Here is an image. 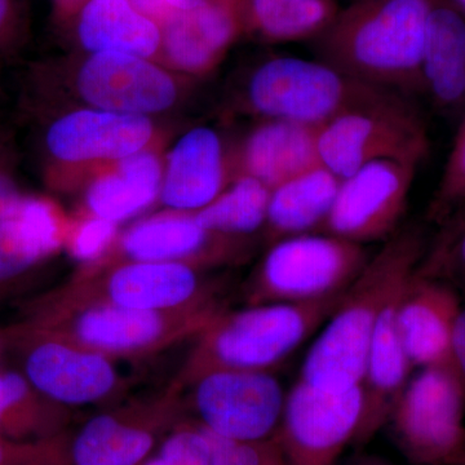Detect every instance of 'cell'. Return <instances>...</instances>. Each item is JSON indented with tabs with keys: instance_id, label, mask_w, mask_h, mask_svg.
<instances>
[{
	"instance_id": "30",
	"label": "cell",
	"mask_w": 465,
	"mask_h": 465,
	"mask_svg": "<svg viewBox=\"0 0 465 465\" xmlns=\"http://www.w3.org/2000/svg\"><path fill=\"white\" fill-rule=\"evenodd\" d=\"M271 189L250 176H237L211 202L195 213L204 228L231 235L250 238L265 228Z\"/></svg>"
},
{
	"instance_id": "14",
	"label": "cell",
	"mask_w": 465,
	"mask_h": 465,
	"mask_svg": "<svg viewBox=\"0 0 465 465\" xmlns=\"http://www.w3.org/2000/svg\"><path fill=\"white\" fill-rule=\"evenodd\" d=\"M418 166L376 161L342 179L322 232L366 246L400 231Z\"/></svg>"
},
{
	"instance_id": "26",
	"label": "cell",
	"mask_w": 465,
	"mask_h": 465,
	"mask_svg": "<svg viewBox=\"0 0 465 465\" xmlns=\"http://www.w3.org/2000/svg\"><path fill=\"white\" fill-rule=\"evenodd\" d=\"M341 182L318 164L272 189L264 228L271 243L318 229L322 232Z\"/></svg>"
},
{
	"instance_id": "27",
	"label": "cell",
	"mask_w": 465,
	"mask_h": 465,
	"mask_svg": "<svg viewBox=\"0 0 465 465\" xmlns=\"http://www.w3.org/2000/svg\"><path fill=\"white\" fill-rule=\"evenodd\" d=\"M162 180L163 167L154 153L143 150L122 159L114 171L101 174L88 186L87 213L115 224L125 222L154 203Z\"/></svg>"
},
{
	"instance_id": "6",
	"label": "cell",
	"mask_w": 465,
	"mask_h": 465,
	"mask_svg": "<svg viewBox=\"0 0 465 465\" xmlns=\"http://www.w3.org/2000/svg\"><path fill=\"white\" fill-rule=\"evenodd\" d=\"M366 246L329 232L272 242L244 293L247 305L309 304L341 296L370 259Z\"/></svg>"
},
{
	"instance_id": "29",
	"label": "cell",
	"mask_w": 465,
	"mask_h": 465,
	"mask_svg": "<svg viewBox=\"0 0 465 465\" xmlns=\"http://www.w3.org/2000/svg\"><path fill=\"white\" fill-rule=\"evenodd\" d=\"M70 409L39 393L18 371L0 370V434L32 440L60 436Z\"/></svg>"
},
{
	"instance_id": "10",
	"label": "cell",
	"mask_w": 465,
	"mask_h": 465,
	"mask_svg": "<svg viewBox=\"0 0 465 465\" xmlns=\"http://www.w3.org/2000/svg\"><path fill=\"white\" fill-rule=\"evenodd\" d=\"M464 416V387L449 362L411 376L388 423L416 463L459 465L465 457Z\"/></svg>"
},
{
	"instance_id": "9",
	"label": "cell",
	"mask_w": 465,
	"mask_h": 465,
	"mask_svg": "<svg viewBox=\"0 0 465 465\" xmlns=\"http://www.w3.org/2000/svg\"><path fill=\"white\" fill-rule=\"evenodd\" d=\"M16 351L21 374L39 393L67 407L105 403L124 394L128 381L115 358L104 356L63 336L23 321L5 332Z\"/></svg>"
},
{
	"instance_id": "21",
	"label": "cell",
	"mask_w": 465,
	"mask_h": 465,
	"mask_svg": "<svg viewBox=\"0 0 465 465\" xmlns=\"http://www.w3.org/2000/svg\"><path fill=\"white\" fill-rule=\"evenodd\" d=\"M317 134L316 127L265 119L242 143L234 161L238 176L253 177L272 191L321 164Z\"/></svg>"
},
{
	"instance_id": "32",
	"label": "cell",
	"mask_w": 465,
	"mask_h": 465,
	"mask_svg": "<svg viewBox=\"0 0 465 465\" xmlns=\"http://www.w3.org/2000/svg\"><path fill=\"white\" fill-rule=\"evenodd\" d=\"M465 204V112L436 191L428 204V222L440 225Z\"/></svg>"
},
{
	"instance_id": "44",
	"label": "cell",
	"mask_w": 465,
	"mask_h": 465,
	"mask_svg": "<svg viewBox=\"0 0 465 465\" xmlns=\"http://www.w3.org/2000/svg\"><path fill=\"white\" fill-rule=\"evenodd\" d=\"M455 213H465V204H464V206H461L460 208H459L458 211H455Z\"/></svg>"
},
{
	"instance_id": "28",
	"label": "cell",
	"mask_w": 465,
	"mask_h": 465,
	"mask_svg": "<svg viewBox=\"0 0 465 465\" xmlns=\"http://www.w3.org/2000/svg\"><path fill=\"white\" fill-rule=\"evenodd\" d=\"M243 27L265 41L317 39L338 16L335 0H243Z\"/></svg>"
},
{
	"instance_id": "40",
	"label": "cell",
	"mask_w": 465,
	"mask_h": 465,
	"mask_svg": "<svg viewBox=\"0 0 465 465\" xmlns=\"http://www.w3.org/2000/svg\"><path fill=\"white\" fill-rule=\"evenodd\" d=\"M130 2L137 11L152 18V20H154L159 25H161L173 11L164 0H130Z\"/></svg>"
},
{
	"instance_id": "12",
	"label": "cell",
	"mask_w": 465,
	"mask_h": 465,
	"mask_svg": "<svg viewBox=\"0 0 465 465\" xmlns=\"http://www.w3.org/2000/svg\"><path fill=\"white\" fill-rule=\"evenodd\" d=\"M361 387L327 391L298 381L286 393L282 420L275 434L287 465H336L362 425Z\"/></svg>"
},
{
	"instance_id": "2",
	"label": "cell",
	"mask_w": 465,
	"mask_h": 465,
	"mask_svg": "<svg viewBox=\"0 0 465 465\" xmlns=\"http://www.w3.org/2000/svg\"><path fill=\"white\" fill-rule=\"evenodd\" d=\"M432 0H360L317 38L320 60L403 96L423 92L421 63Z\"/></svg>"
},
{
	"instance_id": "11",
	"label": "cell",
	"mask_w": 465,
	"mask_h": 465,
	"mask_svg": "<svg viewBox=\"0 0 465 465\" xmlns=\"http://www.w3.org/2000/svg\"><path fill=\"white\" fill-rule=\"evenodd\" d=\"M185 391L200 425L223 439H272L282 420L286 393L271 371L220 370Z\"/></svg>"
},
{
	"instance_id": "43",
	"label": "cell",
	"mask_w": 465,
	"mask_h": 465,
	"mask_svg": "<svg viewBox=\"0 0 465 465\" xmlns=\"http://www.w3.org/2000/svg\"><path fill=\"white\" fill-rule=\"evenodd\" d=\"M455 3H457L458 7L465 14V0H455Z\"/></svg>"
},
{
	"instance_id": "25",
	"label": "cell",
	"mask_w": 465,
	"mask_h": 465,
	"mask_svg": "<svg viewBox=\"0 0 465 465\" xmlns=\"http://www.w3.org/2000/svg\"><path fill=\"white\" fill-rule=\"evenodd\" d=\"M76 36L91 54L118 52L150 58L162 48L161 25L130 0H85L78 11Z\"/></svg>"
},
{
	"instance_id": "22",
	"label": "cell",
	"mask_w": 465,
	"mask_h": 465,
	"mask_svg": "<svg viewBox=\"0 0 465 465\" xmlns=\"http://www.w3.org/2000/svg\"><path fill=\"white\" fill-rule=\"evenodd\" d=\"M396 298L382 313L367 353L365 371L360 385L363 412L358 443L371 439L382 425L388 423L391 410L414 369L397 330L394 316Z\"/></svg>"
},
{
	"instance_id": "42",
	"label": "cell",
	"mask_w": 465,
	"mask_h": 465,
	"mask_svg": "<svg viewBox=\"0 0 465 465\" xmlns=\"http://www.w3.org/2000/svg\"><path fill=\"white\" fill-rule=\"evenodd\" d=\"M173 11H186L201 5L203 0H164Z\"/></svg>"
},
{
	"instance_id": "23",
	"label": "cell",
	"mask_w": 465,
	"mask_h": 465,
	"mask_svg": "<svg viewBox=\"0 0 465 465\" xmlns=\"http://www.w3.org/2000/svg\"><path fill=\"white\" fill-rule=\"evenodd\" d=\"M69 223L51 201L24 197L0 219V284L16 280L65 244Z\"/></svg>"
},
{
	"instance_id": "24",
	"label": "cell",
	"mask_w": 465,
	"mask_h": 465,
	"mask_svg": "<svg viewBox=\"0 0 465 465\" xmlns=\"http://www.w3.org/2000/svg\"><path fill=\"white\" fill-rule=\"evenodd\" d=\"M421 87L449 115L465 112V17L457 8L434 5L428 21Z\"/></svg>"
},
{
	"instance_id": "34",
	"label": "cell",
	"mask_w": 465,
	"mask_h": 465,
	"mask_svg": "<svg viewBox=\"0 0 465 465\" xmlns=\"http://www.w3.org/2000/svg\"><path fill=\"white\" fill-rule=\"evenodd\" d=\"M211 452L210 434L202 425H183L140 465H210Z\"/></svg>"
},
{
	"instance_id": "41",
	"label": "cell",
	"mask_w": 465,
	"mask_h": 465,
	"mask_svg": "<svg viewBox=\"0 0 465 465\" xmlns=\"http://www.w3.org/2000/svg\"><path fill=\"white\" fill-rule=\"evenodd\" d=\"M58 14L69 15L70 12L79 11L85 0H54Z\"/></svg>"
},
{
	"instance_id": "8",
	"label": "cell",
	"mask_w": 465,
	"mask_h": 465,
	"mask_svg": "<svg viewBox=\"0 0 465 465\" xmlns=\"http://www.w3.org/2000/svg\"><path fill=\"white\" fill-rule=\"evenodd\" d=\"M320 163L342 180L376 161L420 166L430 154L427 125L410 97L390 92L318 128Z\"/></svg>"
},
{
	"instance_id": "5",
	"label": "cell",
	"mask_w": 465,
	"mask_h": 465,
	"mask_svg": "<svg viewBox=\"0 0 465 465\" xmlns=\"http://www.w3.org/2000/svg\"><path fill=\"white\" fill-rule=\"evenodd\" d=\"M222 290L183 262H122L100 269L82 268L63 286L33 300V307L100 304L171 312L224 304Z\"/></svg>"
},
{
	"instance_id": "38",
	"label": "cell",
	"mask_w": 465,
	"mask_h": 465,
	"mask_svg": "<svg viewBox=\"0 0 465 465\" xmlns=\"http://www.w3.org/2000/svg\"><path fill=\"white\" fill-rule=\"evenodd\" d=\"M24 197L14 176L0 164V219L9 215Z\"/></svg>"
},
{
	"instance_id": "45",
	"label": "cell",
	"mask_w": 465,
	"mask_h": 465,
	"mask_svg": "<svg viewBox=\"0 0 465 465\" xmlns=\"http://www.w3.org/2000/svg\"><path fill=\"white\" fill-rule=\"evenodd\" d=\"M362 465H382V464L370 463V464H362Z\"/></svg>"
},
{
	"instance_id": "15",
	"label": "cell",
	"mask_w": 465,
	"mask_h": 465,
	"mask_svg": "<svg viewBox=\"0 0 465 465\" xmlns=\"http://www.w3.org/2000/svg\"><path fill=\"white\" fill-rule=\"evenodd\" d=\"M183 390L171 381L149 399L92 416L67 446L69 465H140L159 434L174 423L183 406Z\"/></svg>"
},
{
	"instance_id": "36",
	"label": "cell",
	"mask_w": 465,
	"mask_h": 465,
	"mask_svg": "<svg viewBox=\"0 0 465 465\" xmlns=\"http://www.w3.org/2000/svg\"><path fill=\"white\" fill-rule=\"evenodd\" d=\"M0 465H69L63 437L24 440L0 434Z\"/></svg>"
},
{
	"instance_id": "4",
	"label": "cell",
	"mask_w": 465,
	"mask_h": 465,
	"mask_svg": "<svg viewBox=\"0 0 465 465\" xmlns=\"http://www.w3.org/2000/svg\"><path fill=\"white\" fill-rule=\"evenodd\" d=\"M224 304L171 312L136 311L115 305H27L26 322L35 324L115 360L152 356L186 341H194Z\"/></svg>"
},
{
	"instance_id": "3",
	"label": "cell",
	"mask_w": 465,
	"mask_h": 465,
	"mask_svg": "<svg viewBox=\"0 0 465 465\" xmlns=\"http://www.w3.org/2000/svg\"><path fill=\"white\" fill-rule=\"evenodd\" d=\"M342 293L309 304L273 302L234 312L225 309L193 341L173 381L185 391L201 376L220 370L271 371L323 326Z\"/></svg>"
},
{
	"instance_id": "7",
	"label": "cell",
	"mask_w": 465,
	"mask_h": 465,
	"mask_svg": "<svg viewBox=\"0 0 465 465\" xmlns=\"http://www.w3.org/2000/svg\"><path fill=\"white\" fill-rule=\"evenodd\" d=\"M390 92L358 81L320 58L278 56L251 73L246 101L265 119L320 128Z\"/></svg>"
},
{
	"instance_id": "20",
	"label": "cell",
	"mask_w": 465,
	"mask_h": 465,
	"mask_svg": "<svg viewBox=\"0 0 465 465\" xmlns=\"http://www.w3.org/2000/svg\"><path fill=\"white\" fill-rule=\"evenodd\" d=\"M224 146L213 128H193L168 154L162 203L176 213H197L228 186Z\"/></svg>"
},
{
	"instance_id": "18",
	"label": "cell",
	"mask_w": 465,
	"mask_h": 465,
	"mask_svg": "<svg viewBox=\"0 0 465 465\" xmlns=\"http://www.w3.org/2000/svg\"><path fill=\"white\" fill-rule=\"evenodd\" d=\"M148 116L88 108L60 116L48 128L45 146L58 162L122 161L143 152L152 140Z\"/></svg>"
},
{
	"instance_id": "17",
	"label": "cell",
	"mask_w": 465,
	"mask_h": 465,
	"mask_svg": "<svg viewBox=\"0 0 465 465\" xmlns=\"http://www.w3.org/2000/svg\"><path fill=\"white\" fill-rule=\"evenodd\" d=\"M461 308L458 291L442 281L415 272L403 284L394 302V316L412 366L423 369L450 362Z\"/></svg>"
},
{
	"instance_id": "19",
	"label": "cell",
	"mask_w": 465,
	"mask_h": 465,
	"mask_svg": "<svg viewBox=\"0 0 465 465\" xmlns=\"http://www.w3.org/2000/svg\"><path fill=\"white\" fill-rule=\"evenodd\" d=\"M243 0H203L173 11L161 24L164 56L177 69L204 73L222 60L243 29Z\"/></svg>"
},
{
	"instance_id": "13",
	"label": "cell",
	"mask_w": 465,
	"mask_h": 465,
	"mask_svg": "<svg viewBox=\"0 0 465 465\" xmlns=\"http://www.w3.org/2000/svg\"><path fill=\"white\" fill-rule=\"evenodd\" d=\"M249 238L231 237L210 231L195 213H159L131 226L116 238L100 269L122 262H183L194 268L238 264L249 256Z\"/></svg>"
},
{
	"instance_id": "39",
	"label": "cell",
	"mask_w": 465,
	"mask_h": 465,
	"mask_svg": "<svg viewBox=\"0 0 465 465\" xmlns=\"http://www.w3.org/2000/svg\"><path fill=\"white\" fill-rule=\"evenodd\" d=\"M450 363L455 370L465 391V308H461L457 324H455L454 336H452L451 354Z\"/></svg>"
},
{
	"instance_id": "16",
	"label": "cell",
	"mask_w": 465,
	"mask_h": 465,
	"mask_svg": "<svg viewBox=\"0 0 465 465\" xmlns=\"http://www.w3.org/2000/svg\"><path fill=\"white\" fill-rule=\"evenodd\" d=\"M76 87L92 108L122 114L164 112L177 99L176 84L162 67L118 52L91 54L79 70Z\"/></svg>"
},
{
	"instance_id": "1",
	"label": "cell",
	"mask_w": 465,
	"mask_h": 465,
	"mask_svg": "<svg viewBox=\"0 0 465 465\" xmlns=\"http://www.w3.org/2000/svg\"><path fill=\"white\" fill-rule=\"evenodd\" d=\"M382 243L323 323L305 357L299 381L327 391L360 387L376 326L415 273L427 247L416 228L400 229Z\"/></svg>"
},
{
	"instance_id": "35",
	"label": "cell",
	"mask_w": 465,
	"mask_h": 465,
	"mask_svg": "<svg viewBox=\"0 0 465 465\" xmlns=\"http://www.w3.org/2000/svg\"><path fill=\"white\" fill-rule=\"evenodd\" d=\"M208 434L213 448L210 465H287L277 436L262 440H234Z\"/></svg>"
},
{
	"instance_id": "37",
	"label": "cell",
	"mask_w": 465,
	"mask_h": 465,
	"mask_svg": "<svg viewBox=\"0 0 465 465\" xmlns=\"http://www.w3.org/2000/svg\"><path fill=\"white\" fill-rule=\"evenodd\" d=\"M21 8L18 0H0V48L17 41L21 33Z\"/></svg>"
},
{
	"instance_id": "33",
	"label": "cell",
	"mask_w": 465,
	"mask_h": 465,
	"mask_svg": "<svg viewBox=\"0 0 465 465\" xmlns=\"http://www.w3.org/2000/svg\"><path fill=\"white\" fill-rule=\"evenodd\" d=\"M116 238L118 224L87 213L69 225L64 247L76 262L91 266L108 255Z\"/></svg>"
},
{
	"instance_id": "31",
	"label": "cell",
	"mask_w": 465,
	"mask_h": 465,
	"mask_svg": "<svg viewBox=\"0 0 465 465\" xmlns=\"http://www.w3.org/2000/svg\"><path fill=\"white\" fill-rule=\"evenodd\" d=\"M427 243L416 274L450 284L465 295V213H455Z\"/></svg>"
}]
</instances>
